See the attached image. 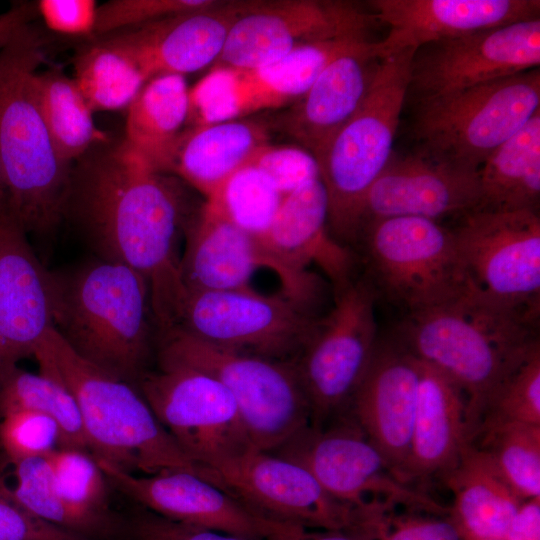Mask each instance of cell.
Segmentation results:
<instances>
[{"label":"cell","mask_w":540,"mask_h":540,"mask_svg":"<svg viewBox=\"0 0 540 540\" xmlns=\"http://www.w3.org/2000/svg\"><path fill=\"white\" fill-rule=\"evenodd\" d=\"M65 217L95 257L144 278L159 332L176 326L187 296L180 238L190 219L170 178L122 142L71 173Z\"/></svg>","instance_id":"6da1fadb"},{"label":"cell","mask_w":540,"mask_h":540,"mask_svg":"<svg viewBox=\"0 0 540 540\" xmlns=\"http://www.w3.org/2000/svg\"><path fill=\"white\" fill-rule=\"evenodd\" d=\"M538 321L469 290L405 314L394 339L461 387L472 441L501 384L540 345Z\"/></svg>","instance_id":"7a4b0ae2"},{"label":"cell","mask_w":540,"mask_h":540,"mask_svg":"<svg viewBox=\"0 0 540 540\" xmlns=\"http://www.w3.org/2000/svg\"><path fill=\"white\" fill-rule=\"evenodd\" d=\"M54 329L82 358L136 385L155 359L149 287L130 267L98 257L51 271Z\"/></svg>","instance_id":"3957f363"},{"label":"cell","mask_w":540,"mask_h":540,"mask_svg":"<svg viewBox=\"0 0 540 540\" xmlns=\"http://www.w3.org/2000/svg\"><path fill=\"white\" fill-rule=\"evenodd\" d=\"M42 61V39L31 25L0 50V165L9 210L27 235L45 242L64 219L71 171L38 105Z\"/></svg>","instance_id":"277c9868"},{"label":"cell","mask_w":540,"mask_h":540,"mask_svg":"<svg viewBox=\"0 0 540 540\" xmlns=\"http://www.w3.org/2000/svg\"><path fill=\"white\" fill-rule=\"evenodd\" d=\"M74 397L91 454L139 475L183 470L215 483L160 424L138 388L85 360L51 328L33 355Z\"/></svg>","instance_id":"5b68a950"},{"label":"cell","mask_w":540,"mask_h":540,"mask_svg":"<svg viewBox=\"0 0 540 540\" xmlns=\"http://www.w3.org/2000/svg\"><path fill=\"white\" fill-rule=\"evenodd\" d=\"M415 51L407 48L380 58L364 101L317 159L330 232L349 248L359 233L365 195L393 154Z\"/></svg>","instance_id":"8992f818"},{"label":"cell","mask_w":540,"mask_h":540,"mask_svg":"<svg viewBox=\"0 0 540 540\" xmlns=\"http://www.w3.org/2000/svg\"><path fill=\"white\" fill-rule=\"evenodd\" d=\"M157 366H185L216 378L234 398L252 444L272 453L311 425L296 361L274 360L203 341L178 327L159 332Z\"/></svg>","instance_id":"52a82bcc"},{"label":"cell","mask_w":540,"mask_h":540,"mask_svg":"<svg viewBox=\"0 0 540 540\" xmlns=\"http://www.w3.org/2000/svg\"><path fill=\"white\" fill-rule=\"evenodd\" d=\"M415 104V150L435 161L478 171L540 110V69Z\"/></svg>","instance_id":"ba28073f"},{"label":"cell","mask_w":540,"mask_h":540,"mask_svg":"<svg viewBox=\"0 0 540 540\" xmlns=\"http://www.w3.org/2000/svg\"><path fill=\"white\" fill-rule=\"evenodd\" d=\"M378 297L405 314L437 306L471 290L451 228L417 217L366 223L355 242Z\"/></svg>","instance_id":"9c48e42d"},{"label":"cell","mask_w":540,"mask_h":540,"mask_svg":"<svg viewBox=\"0 0 540 540\" xmlns=\"http://www.w3.org/2000/svg\"><path fill=\"white\" fill-rule=\"evenodd\" d=\"M272 454L304 467L331 497L354 509L450 513L402 482L348 411L322 426H308Z\"/></svg>","instance_id":"30bf717a"},{"label":"cell","mask_w":540,"mask_h":540,"mask_svg":"<svg viewBox=\"0 0 540 540\" xmlns=\"http://www.w3.org/2000/svg\"><path fill=\"white\" fill-rule=\"evenodd\" d=\"M316 309L252 287L188 292L175 327L217 346L295 362L320 324Z\"/></svg>","instance_id":"8fae6325"},{"label":"cell","mask_w":540,"mask_h":540,"mask_svg":"<svg viewBox=\"0 0 540 540\" xmlns=\"http://www.w3.org/2000/svg\"><path fill=\"white\" fill-rule=\"evenodd\" d=\"M135 386L180 450L215 480L217 468L256 449L234 398L208 373L157 366Z\"/></svg>","instance_id":"7c38bea8"},{"label":"cell","mask_w":540,"mask_h":540,"mask_svg":"<svg viewBox=\"0 0 540 540\" xmlns=\"http://www.w3.org/2000/svg\"><path fill=\"white\" fill-rule=\"evenodd\" d=\"M375 288L364 275L334 291V305L296 361L319 427L348 411L376 349Z\"/></svg>","instance_id":"4fadbf2b"},{"label":"cell","mask_w":540,"mask_h":540,"mask_svg":"<svg viewBox=\"0 0 540 540\" xmlns=\"http://www.w3.org/2000/svg\"><path fill=\"white\" fill-rule=\"evenodd\" d=\"M451 230L470 289L539 320V212L474 210Z\"/></svg>","instance_id":"5bb4252c"},{"label":"cell","mask_w":540,"mask_h":540,"mask_svg":"<svg viewBox=\"0 0 540 540\" xmlns=\"http://www.w3.org/2000/svg\"><path fill=\"white\" fill-rule=\"evenodd\" d=\"M374 14L351 3L322 0L239 2L224 47L212 67L253 70L305 45L344 38L368 39Z\"/></svg>","instance_id":"9a60e30c"},{"label":"cell","mask_w":540,"mask_h":540,"mask_svg":"<svg viewBox=\"0 0 540 540\" xmlns=\"http://www.w3.org/2000/svg\"><path fill=\"white\" fill-rule=\"evenodd\" d=\"M180 269L187 293L248 288L259 269L278 276L280 291L315 307L324 288L316 274L284 261L259 236L234 224L207 201L186 226Z\"/></svg>","instance_id":"2e32d148"},{"label":"cell","mask_w":540,"mask_h":540,"mask_svg":"<svg viewBox=\"0 0 540 540\" xmlns=\"http://www.w3.org/2000/svg\"><path fill=\"white\" fill-rule=\"evenodd\" d=\"M540 65V18L416 49L408 94L415 103L510 77Z\"/></svg>","instance_id":"e0dca14e"},{"label":"cell","mask_w":540,"mask_h":540,"mask_svg":"<svg viewBox=\"0 0 540 540\" xmlns=\"http://www.w3.org/2000/svg\"><path fill=\"white\" fill-rule=\"evenodd\" d=\"M220 486L255 513L320 530H349L354 508L331 497L304 467L253 449L217 468Z\"/></svg>","instance_id":"ac0fdd59"},{"label":"cell","mask_w":540,"mask_h":540,"mask_svg":"<svg viewBox=\"0 0 540 540\" xmlns=\"http://www.w3.org/2000/svg\"><path fill=\"white\" fill-rule=\"evenodd\" d=\"M95 459L111 486L170 520L248 540H271L288 524L255 513L223 488L191 472L139 475Z\"/></svg>","instance_id":"d6986e66"},{"label":"cell","mask_w":540,"mask_h":540,"mask_svg":"<svg viewBox=\"0 0 540 540\" xmlns=\"http://www.w3.org/2000/svg\"><path fill=\"white\" fill-rule=\"evenodd\" d=\"M54 326L51 271L0 201V366L33 356Z\"/></svg>","instance_id":"ffe728a7"},{"label":"cell","mask_w":540,"mask_h":540,"mask_svg":"<svg viewBox=\"0 0 540 540\" xmlns=\"http://www.w3.org/2000/svg\"><path fill=\"white\" fill-rule=\"evenodd\" d=\"M479 203L478 171L435 161L417 150L393 153L365 195L359 233L372 220L417 217L439 222L474 211Z\"/></svg>","instance_id":"44dd1931"},{"label":"cell","mask_w":540,"mask_h":540,"mask_svg":"<svg viewBox=\"0 0 540 540\" xmlns=\"http://www.w3.org/2000/svg\"><path fill=\"white\" fill-rule=\"evenodd\" d=\"M419 377V360L398 341H378L348 408L401 481L410 449Z\"/></svg>","instance_id":"7402d4cb"},{"label":"cell","mask_w":540,"mask_h":540,"mask_svg":"<svg viewBox=\"0 0 540 540\" xmlns=\"http://www.w3.org/2000/svg\"><path fill=\"white\" fill-rule=\"evenodd\" d=\"M239 10V2L213 4L120 31L104 38L129 55L147 81L184 76L213 65Z\"/></svg>","instance_id":"603a6c76"},{"label":"cell","mask_w":540,"mask_h":540,"mask_svg":"<svg viewBox=\"0 0 540 540\" xmlns=\"http://www.w3.org/2000/svg\"><path fill=\"white\" fill-rule=\"evenodd\" d=\"M377 21L389 27L380 57L440 40L539 19V0H373Z\"/></svg>","instance_id":"cb8c5ba5"},{"label":"cell","mask_w":540,"mask_h":540,"mask_svg":"<svg viewBox=\"0 0 540 540\" xmlns=\"http://www.w3.org/2000/svg\"><path fill=\"white\" fill-rule=\"evenodd\" d=\"M380 58L371 40L335 58L283 115V130L317 160L364 101Z\"/></svg>","instance_id":"d4e9b609"},{"label":"cell","mask_w":540,"mask_h":540,"mask_svg":"<svg viewBox=\"0 0 540 540\" xmlns=\"http://www.w3.org/2000/svg\"><path fill=\"white\" fill-rule=\"evenodd\" d=\"M295 268L316 265L334 291L354 278L356 256L338 242L328 225V197L319 178L283 197L268 230L259 236Z\"/></svg>","instance_id":"484cf974"},{"label":"cell","mask_w":540,"mask_h":540,"mask_svg":"<svg viewBox=\"0 0 540 540\" xmlns=\"http://www.w3.org/2000/svg\"><path fill=\"white\" fill-rule=\"evenodd\" d=\"M419 362L410 449L401 475L407 484L431 476L444 477L456 464L465 444L470 442L464 391L437 368Z\"/></svg>","instance_id":"4316f807"},{"label":"cell","mask_w":540,"mask_h":540,"mask_svg":"<svg viewBox=\"0 0 540 540\" xmlns=\"http://www.w3.org/2000/svg\"><path fill=\"white\" fill-rule=\"evenodd\" d=\"M267 144L266 126L255 121L235 119L186 127L175 147L169 172L207 199Z\"/></svg>","instance_id":"83f0119b"},{"label":"cell","mask_w":540,"mask_h":540,"mask_svg":"<svg viewBox=\"0 0 540 540\" xmlns=\"http://www.w3.org/2000/svg\"><path fill=\"white\" fill-rule=\"evenodd\" d=\"M443 479L453 494L450 514L464 539H504L512 517L524 500L486 451L466 443Z\"/></svg>","instance_id":"f1b7e54d"},{"label":"cell","mask_w":540,"mask_h":540,"mask_svg":"<svg viewBox=\"0 0 540 540\" xmlns=\"http://www.w3.org/2000/svg\"><path fill=\"white\" fill-rule=\"evenodd\" d=\"M367 41L370 40L344 38L313 43L257 69H229V90L236 118L294 103L331 61Z\"/></svg>","instance_id":"f546056e"},{"label":"cell","mask_w":540,"mask_h":540,"mask_svg":"<svg viewBox=\"0 0 540 540\" xmlns=\"http://www.w3.org/2000/svg\"><path fill=\"white\" fill-rule=\"evenodd\" d=\"M0 489L38 518L90 540H129L125 516L87 511L67 502L57 490L46 457L6 458L0 467Z\"/></svg>","instance_id":"4dcf8cb0"},{"label":"cell","mask_w":540,"mask_h":540,"mask_svg":"<svg viewBox=\"0 0 540 540\" xmlns=\"http://www.w3.org/2000/svg\"><path fill=\"white\" fill-rule=\"evenodd\" d=\"M188 115L189 88L185 77L156 76L147 81L127 109L123 143L154 170L169 172Z\"/></svg>","instance_id":"1f68e13d"},{"label":"cell","mask_w":540,"mask_h":540,"mask_svg":"<svg viewBox=\"0 0 540 540\" xmlns=\"http://www.w3.org/2000/svg\"><path fill=\"white\" fill-rule=\"evenodd\" d=\"M476 210L538 211L540 201V110L497 147L478 170Z\"/></svg>","instance_id":"d6a6232c"},{"label":"cell","mask_w":540,"mask_h":540,"mask_svg":"<svg viewBox=\"0 0 540 540\" xmlns=\"http://www.w3.org/2000/svg\"><path fill=\"white\" fill-rule=\"evenodd\" d=\"M35 93L38 105L58 156L67 164L104 140L93 119V111L73 78L59 69L37 72Z\"/></svg>","instance_id":"836d02e7"},{"label":"cell","mask_w":540,"mask_h":540,"mask_svg":"<svg viewBox=\"0 0 540 540\" xmlns=\"http://www.w3.org/2000/svg\"><path fill=\"white\" fill-rule=\"evenodd\" d=\"M21 410L35 411L53 419L60 431L59 448L90 452L77 403L60 381L41 372L25 371L17 364L2 365L0 417Z\"/></svg>","instance_id":"e575fe53"},{"label":"cell","mask_w":540,"mask_h":540,"mask_svg":"<svg viewBox=\"0 0 540 540\" xmlns=\"http://www.w3.org/2000/svg\"><path fill=\"white\" fill-rule=\"evenodd\" d=\"M73 79L93 112L128 109L147 83L135 61L105 39L77 54Z\"/></svg>","instance_id":"d590c367"},{"label":"cell","mask_w":540,"mask_h":540,"mask_svg":"<svg viewBox=\"0 0 540 540\" xmlns=\"http://www.w3.org/2000/svg\"><path fill=\"white\" fill-rule=\"evenodd\" d=\"M471 443L491 456L521 499L540 498V425L491 426L478 432Z\"/></svg>","instance_id":"8d00e7d4"},{"label":"cell","mask_w":540,"mask_h":540,"mask_svg":"<svg viewBox=\"0 0 540 540\" xmlns=\"http://www.w3.org/2000/svg\"><path fill=\"white\" fill-rule=\"evenodd\" d=\"M282 199L269 178L248 164L205 201L243 230L260 236L270 227Z\"/></svg>","instance_id":"74e56055"},{"label":"cell","mask_w":540,"mask_h":540,"mask_svg":"<svg viewBox=\"0 0 540 540\" xmlns=\"http://www.w3.org/2000/svg\"><path fill=\"white\" fill-rule=\"evenodd\" d=\"M397 508L369 507L355 509L349 530L365 540H464L451 514Z\"/></svg>","instance_id":"f35d334b"},{"label":"cell","mask_w":540,"mask_h":540,"mask_svg":"<svg viewBox=\"0 0 540 540\" xmlns=\"http://www.w3.org/2000/svg\"><path fill=\"white\" fill-rule=\"evenodd\" d=\"M60 495L80 509L111 514L110 485L95 457L87 451L57 448L45 456Z\"/></svg>","instance_id":"ab89813d"},{"label":"cell","mask_w":540,"mask_h":540,"mask_svg":"<svg viewBox=\"0 0 540 540\" xmlns=\"http://www.w3.org/2000/svg\"><path fill=\"white\" fill-rule=\"evenodd\" d=\"M509 422L540 425V345L501 384L476 435L483 429Z\"/></svg>","instance_id":"60d3db41"},{"label":"cell","mask_w":540,"mask_h":540,"mask_svg":"<svg viewBox=\"0 0 540 540\" xmlns=\"http://www.w3.org/2000/svg\"><path fill=\"white\" fill-rule=\"evenodd\" d=\"M60 446V431L53 419L21 410L1 417L0 447L8 459L45 457Z\"/></svg>","instance_id":"b9f144b4"},{"label":"cell","mask_w":540,"mask_h":540,"mask_svg":"<svg viewBox=\"0 0 540 540\" xmlns=\"http://www.w3.org/2000/svg\"><path fill=\"white\" fill-rule=\"evenodd\" d=\"M211 0H113L96 11L92 35L114 34L213 4Z\"/></svg>","instance_id":"7bdbcfd3"},{"label":"cell","mask_w":540,"mask_h":540,"mask_svg":"<svg viewBox=\"0 0 540 540\" xmlns=\"http://www.w3.org/2000/svg\"><path fill=\"white\" fill-rule=\"evenodd\" d=\"M249 164L263 172L283 197L321 178L316 158L304 148L267 144Z\"/></svg>","instance_id":"ee69618b"},{"label":"cell","mask_w":540,"mask_h":540,"mask_svg":"<svg viewBox=\"0 0 540 540\" xmlns=\"http://www.w3.org/2000/svg\"><path fill=\"white\" fill-rule=\"evenodd\" d=\"M125 518L129 540H248L176 522L139 505Z\"/></svg>","instance_id":"f6af8a7d"},{"label":"cell","mask_w":540,"mask_h":540,"mask_svg":"<svg viewBox=\"0 0 540 540\" xmlns=\"http://www.w3.org/2000/svg\"><path fill=\"white\" fill-rule=\"evenodd\" d=\"M0 540H90L33 515L0 489Z\"/></svg>","instance_id":"bcb514c9"},{"label":"cell","mask_w":540,"mask_h":540,"mask_svg":"<svg viewBox=\"0 0 540 540\" xmlns=\"http://www.w3.org/2000/svg\"><path fill=\"white\" fill-rule=\"evenodd\" d=\"M36 7L48 28L57 33L93 34L98 7L94 0H41Z\"/></svg>","instance_id":"7dc6e473"},{"label":"cell","mask_w":540,"mask_h":540,"mask_svg":"<svg viewBox=\"0 0 540 540\" xmlns=\"http://www.w3.org/2000/svg\"><path fill=\"white\" fill-rule=\"evenodd\" d=\"M504 540H540V498L522 501L508 525Z\"/></svg>","instance_id":"c3c4849f"},{"label":"cell","mask_w":540,"mask_h":540,"mask_svg":"<svg viewBox=\"0 0 540 540\" xmlns=\"http://www.w3.org/2000/svg\"><path fill=\"white\" fill-rule=\"evenodd\" d=\"M34 12L33 5L19 3L0 14V50L30 25Z\"/></svg>","instance_id":"681fc988"},{"label":"cell","mask_w":540,"mask_h":540,"mask_svg":"<svg viewBox=\"0 0 540 540\" xmlns=\"http://www.w3.org/2000/svg\"><path fill=\"white\" fill-rule=\"evenodd\" d=\"M271 540H365L361 536L347 530L308 531L299 525L289 524Z\"/></svg>","instance_id":"f907efd6"},{"label":"cell","mask_w":540,"mask_h":540,"mask_svg":"<svg viewBox=\"0 0 540 540\" xmlns=\"http://www.w3.org/2000/svg\"><path fill=\"white\" fill-rule=\"evenodd\" d=\"M3 195H4V190H3L2 171H1V165H0V199L3 197Z\"/></svg>","instance_id":"816d5d0a"},{"label":"cell","mask_w":540,"mask_h":540,"mask_svg":"<svg viewBox=\"0 0 540 540\" xmlns=\"http://www.w3.org/2000/svg\"><path fill=\"white\" fill-rule=\"evenodd\" d=\"M464 540H504L500 538H485V539H464Z\"/></svg>","instance_id":"f5cc1de1"}]
</instances>
